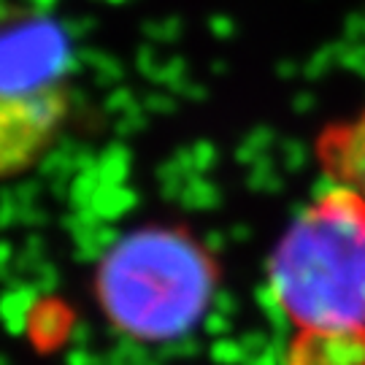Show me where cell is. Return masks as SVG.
I'll return each mask as SVG.
<instances>
[{
    "label": "cell",
    "instance_id": "cell-5",
    "mask_svg": "<svg viewBox=\"0 0 365 365\" xmlns=\"http://www.w3.org/2000/svg\"><path fill=\"white\" fill-rule=\"evenodd\" d=\"M284 365H365V333H303L295 330Z\"/></svg>",
    "mask_w": 365,
    "mask_h": 365
},
{
    "label": "cell",
    "instance_id": "cell-4",
    "mask_svg": "<svg viewBox=\"0 0 365 365\" xmlns=\"http://www.w3.org/2000/svg\"><path fill=\"white\" fill-rule=\"evenodd\" d=\"M312 152L327 184L349 187L365 197V103L349 117L322 125Z\"/></svg>",
    "mask_w": 365,
    "mask_h": 365
},
{
    "label": "cell",
    "instance_id": "cell-2",
    "mask_svg": "<svg viewBox=\"0 0 365 365\" xmlns=\"http://www.w3.org/2000/svg\"><path fill=\"white\" fill-rule=\"evenodd\" d=\"M279 314L303 333H365V197L327 184L268 257Z\"/></svg>",
    "mask_w": 365,
    "mask_h": 365
},
{
    "label": "cell",
    "instance_id": "cell-3",
    "mask_svg": "<svg viewBox=\"0 0 365 365\" xmlns=\"http://www.w3.org/2000/svg\"><path fill=\"white\" fill-rule=\"evenodd\" d=\"M71 41L52 16L0 0V182L41 165L73 111Z\"/></svg>",
    "mask_w": 365,
    "mask_h": 365
},
{
    "label": "cell",
    "instance_id": "cell-1",
    "mask_svg": "<svg viewBox=\"0 0 365 365\" xmlns=\"http://www.w3.org/2000/svg\"><path fill=\"white\" fill-rule=\"evenodd\" d=\"M222 265L187 225H141L95 262L92 298L117 336L163 346L187 339L214 306Z\"/></svg>",
    "mask_w": 365,
    "mask_h": 365
}]
</instances>
